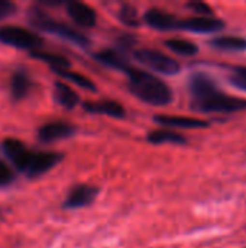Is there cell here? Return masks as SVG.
<instances>
[{
    "instance_id": "obj_14",
    "label": "cell",
    "mask_w": 246,
    "mask_h": 248,
    "mask_svg": "<svg viewBox=\"0 0 246 248\" xmlns=\"http://www.w3.org/2000/svg\"><path fill=\"white\" fill-rule=\"evenodd\" d=\"M146 141L154 145H164V144H173V145H186L187 138L177 131L161 128V129H154L148 132Z\"/></svg>"
},
{
    "instance_id": "obj_19",
    "label": "cell",
    "mask_w": 246,
    "mask_h": 248,
    "mask_svg": "<svg viewBox=\"0 0 246 248\" xmlns=\"http://www.w3.org/2000/svg\"><path fill=\"white\" fill-rule=\"evenodd\" d=\"M164 45L170 51H173V52H175L178 55H183V57H193V55H196L199 52V46L194 42L188 41V39L173 38V39H167L164 42Z\"/></svg>"
},
{
    "instance_id": "obj_13",
    "label": "cell",
    "mask_w": 246,
    "mask_h": 248,
    "mask_svg": "<svg viewBox=\"0 0 246 248\" xmlns=\"http://www.w3.org/2000/svg\"><path fill=\"white\" fill-rule=\"evenodd\" d=\"M94 60L109 68L117 70L125 73L129 67L130 62L128 61L126 55L122 52V49H101L96 54H93Z\"/></svg>"
},
{
    "instance_id": "obj_18",
    "label": "cell",
    "mask_w": 246,
    "mask_h": 248,
    "mask_svg": "<svg viewBox=\"0 0 246 248\" xmlns=\"http://www.w3.org/2000/svg\"><path fill=\"white\" fill-rule=\"evenodd\" d=\"M30 57L35 58V60H41V61L46 62L52 71L54 70H64V68H70L71 67L70 61L65 57L54 54V52H45V51L36 49V51L30 52Z\"/></svg>"
},
{
    "instance_id": "obj_6",
    "label": "cell",
    "mask_w": 246,
    "mask_h": 248,
    "mask_svg": "<svg viewBox=\"0 0 246 248\" xmlns=\"http://www.w3.org/2000/svg\"><path fill=\"white\" fill-rule=\"evenodd\" d=\"M225 28V22L217 17H178L171 13L167 31H188L194 33H216Z\"/></svg>"
},
{
    "instance_id": "obj_9",
    "label": "cell",
    "mask_w": 246,
    "mask_h": 248,
    "mask_svg": "<svg viewBox=\"0 0 246 248\" xmlns=\"http://www.w3.org/2000/svg\"><path fill=\"white\" fill-rule=\"evenodd\" d=\"M154 122L167 129H203L209 126V122L199 118L191 116H181V115H157Z\"/></svg>"
},
{
    "instance_id": "obj_12",
    "label": "cell",
    "mask_w": 246,
    "mask_h": 248,
    "mask_svg": "<svg viewBox=\"0 0 246 248\" xmlns=\"http://www.w3.org/2000/svg\"><path fill=\"white\" fill-rule=\"evenodd\" d=\"M83 108L86 112L88 113H94V115H106L110 118H116V119H122L126 116V110L125 108L115 100H96V102H84Z\"/></svg>"
},
{
    "instance_id": "obj_5",
    "label": "cell",
    "mask_w": 246,
    "mask_h": 248,
    "mask_svg": "<svg viewBox=\"0 0 246 248\" xmlns=\"http://www.w3.org/2000/svg\"><path fill=\"white\" fill-rule=\"evenodd\" d=\"M133 57L146 68L165 74V76H175L181 71V64L170 57L165 55L164 52L158 49H151V48H138L133 49Z\"/></svg>"
},
{
    "instance_id": "obj_15",
    "label": "cell",
    "mask_w": 246,
    "mask_h": 248,
    "mask_svg": "<svg viewBox=\"0 0 246 248\" xmlns=\"http://www.w3.org/2000/svg\"><path fill=\"white\" fill-rule=\"evenodd\" d=\"M209 45L219 51L226 52H241L246 51V38L236 35H219L209 41Z\"/></svg>"
},
{
    "instance_id": "obj_3",
    "label": "cell",
    "mask_w": 246,
    "mask_h": 248,
    "mask_svg": "<svg viewBox=\"0 0 246 248\" xmlns=\"http://www.w3.org/2000/svg\"><path fill=\"white\" fill-rule=\"evenodd\" d=\"M123 74L128 77L129 92L139 100L152 106H167L173 102L171 87L157 76L130 65Z\"/></svg>"
},
{
    "instance_id": "obj_1",
    "label": "cell",
    "mask_w": 246,
    "mask_h": 248,
    "mask_svg": "<svg viewBox=\"0 0 246 248\" xmlns=\"http://www.w3.org/2000/svg\"><path fill=\"white\" fill-rule=\"evenodd\" d=\"M190 108L199 113H236L246 109V99L225 93L206 73H194L188 80Z\"/></svg>"
},
{
    "instance_id": "obj_16",
    "label": "cell",
    "mask_w": 246,
    "mask_h": 248,
    "mask_svg": "<svg viewBox=\"0 0 246 248\" xmlns=\"http://www.w3.org/2000/svg\"><path fill=\"white\" fill-rule=\"evenodd\" d=\"M54 99L58 105L65 109H74L80 103V96L64 81H55Z\"/></svg>"
},
{
    "instance_id": "obj_21",
    "label": "cell",
    "mask_w": 246,
    "mask_h": 248,
    "mask_svg": "<svg viewBox=\"0 0 246 248\" xmlns=\"http://www.w3.org/2000/svg\"><path fill=\"white\" fill-rule=\"evenodd\" d=\"M119 20L129 26V28H138L141 25V20H139V16H138V12L133 6L130 4H123L120 9H119Z\"/></svg>"
},
{
    "instance_id": "obj_22",
    "label": "cell",
    "mask_w": 246,
    "mask_h": 248,
    "mask_svg": "<svg viewBox=\"0 0 246 248\" xmlns=\"http://www.w3.org/2000/svg\"><path fill=\"white\" fill-rule=\"evenodd\" d=\"M229 81L236 89L246 92V67H235L229 74Z\"/></svg>"
},
{
    "instance_id": "obj_24",
    "label": "cell",
    "mask_w": 246,
    "mask_h": 248,
    "mask_svg": "<svg viewBox=\"0 0 246 248\" xmlns=\"http://www.w3.org/2000/svg\"><path fill=\"white\" fill-rule=\"evenodd\" d=\"M14 179H16L14 171L3 160H0V187L12 185L14 182Z\"/></svg>"
},
{
    "instance_id": "obj_17",
    "label": "cell",
    "mask_w": 246,
    "mask_h": 248,
    "mask_svg": "<svg viewBox=\"0 0 246 248\" xmlns=\"http://www.w3.org/2000/svg\"><path fill=\"white\" fill-rule=\"evenodd\" d=\"M32 87V80L25 70H16L10 78V93L14 100H20L28 96Z\"/></svg>"
},
{
    "instance_id": "obj_8",
    "label": "cell",
    "mask_w": 246,
    "mask_h": 248,
    "mask_svg": "<svg viewBox=\"0 0 246 248\" xmlns=\"http://www.w3.org/2000/svg\"><path fill=\"white\" fill-rule=\"evenodd\" d=\"M99 187L96 186H91V185H77L74 186L65 201L62 202V208L64 209H80V208H86L88 205H91L97 195H99Z\"/></svg>"
},
{
    "instance_id": "obj_11",
    "label": "cell",
    "mask_w": 246,
    "mask_h": 248,
    "mask_svg": "<svg viewBox=\"0 0 246 248\" xmlns=\"http://www.w3.org/2000/svg\"><path fill=\"white\" fill-rule=\"evenodd\" d=\"M65 9L68 16L83 28H93L97 23V13L93 7L81 1H67Z\"/></svg>"
},
{
    "instance_id": "obj_4",
    "label": "cell",
    "mask_w": 246,
    "mask_h": 248,
    "mask_svg": "<svg viewBox=\"0 0 246 248\" xmlns=\"http://www.w3.org/2000/svg\"><path fill=\"white\" fill-rule=\"evenodd\" d=\"M29 17H30L32 25L35 28L43 31V32L52 33V35H55L58 38H62V39H65L68 42H72V44H75L77 46H81V48H87L90 45V39L86 35H83L77 29L68 26L67 23H62V22L51 17L49 15H46L41 9L29 10Z\"/></svg>"
},
{
    "instance_id": "obj_2",
    "label": "cell",
    "mask_w": 246,
    "mask_h": 248,
    "mask_svg": "<svg viewBox=\"0 0 246 248\" xmlns=\"http://www.w3.org/2000/svg\"><path fill=\"white\" fill-rule=\"evenodd\" d=\"M0 148L16 170L30 179L45 174L64 158V154L55 151H32L16 138H6Z\"/></svg>"
},
{
    "instance_id": "obj_7",
    "label": "cell",
    "mask_w": 246,
    "mask_h": 248,
    "mask_svg": "<svg viewBox=\"0 0 246 248\" xmlns=\"http://www.w3.org/2000/svg\"><path fill=\"white\" fill-rule=\"evenodd\" d=\"M0 42L19 49H28L29 52L39 49L43 45V39L20 26H0Z\"/></svg>"
},
{
    "instance_id": "obj_23",
    "label": "cell",
    "mask_w": 246,
    "mask_h": 248,
    "mask_svg": "<svg viewBox=\"0 0 246 248\" xmlns=\"http://www.w3.org/2000/svg\"><path fill=\"white\" fill-rule=\"evenodd\" d=\"M187 9H190L191 12L197 13V16H203V17H213V9L204 3V1H199V0H194V1H190L186 4Z\"/></svg>"
},
{
    "instance_id": "obj_20",
    "label": "cell",
    "mask_w": 246,
    "mask_h": 248,
    "mask_svg": "<svg viewBox=\"0 0 246 248\" xmlns=\"http://www.w3.org/2000/svg\"><path fill=\"white\" fill-rule=\"evenodd\" d=\"M54 73L58 74L61 78H65V80L77 84L78 87H81L84 90H90V92H96L97 90L96 84L88 77H86V76H83V74H80L77 71H72L70 68H64V70H54Z\"/></svg>"
},
{
    "instance_id": "obj_25",
    "label": "cell",
    "mask_w": 246,
    "mask_h": 248,
    "mask_svg": "<svg viewBox=\"0 0 246 248\" xmlns=\"http://www.w3.org/2000/svg\"><path fill=\"white\" fill-rule=\"evenodd\" d=\"M17 6L13 3V1H9V0H0V20L1 19H6L12 15H14Z\"/></svg>"
},
{
    "instance_id": "obj_10",
    "label": "cell",
    "mask_w": 246,
    "mask_h": 248,
    "mask_svg": "<svg viewBox=\"0 0 246 248\" xmlns=\"http://www.w3.org/2000/svg\"><path fill=\"white\" fill-rule=\"evenodd\" d=\"M75 134V126L64 122V121H54L42 125L38 131V138L42 142H54L59 140H67Z\"/></svg>"
}]
</instances>
